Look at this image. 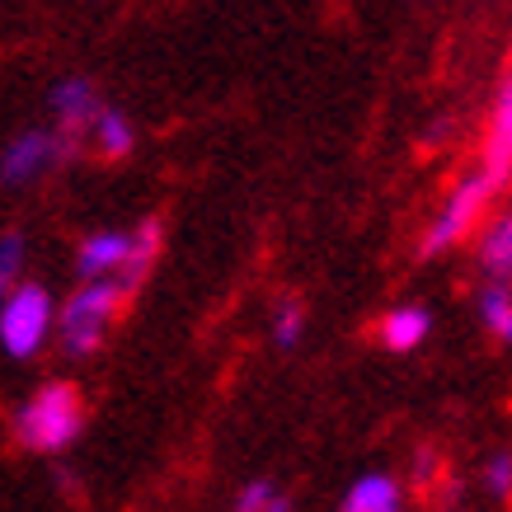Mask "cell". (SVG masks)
<instances>
[{"label": "cell", "mask_w": 512, "mask_h": 512, "mask_svg": "<svg viewBox=\"0 0 512 512\" xmlns=\"http://www.w3.org/2000/svg\"><path fill=\"white\" fill-rule=\"evenodd\" d=\"M80 428H85V395H80V386H71V381H47V386H38L15 414L19 447L43 451V456L66 451L80 437Z\"/></svg>", "instance_id": "obj_1"}, {"label": "cell", "mask_w": 512, "mask_h": 512, "mask_svg": "<svg viewBox=\"0 0 512 512\" xmlns=\"http://www.w3.org/2000/svg\"><path fill=\"white\" fill-rule=\"evenodd\" d=\"M127 296L118 292V282L104 278V282H85L71 301L62 306V320H57V329H62V348L71 357H90L99 343H104V334H109L113 315H118V306H123Z\"/></svg>", "instance_id": "obj_2"}, {"label": "cell", "mask_w": 512, "mask_h": 512, "mask_svg": "<svg viewBox=\"0 0 512 512\" xmlns=\"http://www.w3.org/2000/svg\"><path fill=\"white\" fill-rule=\"evenodd\" d=\"M494 198H498V184H489L480 170L466 174L461 184L451 188V198L442 202V212L433 217V226L423 231V245H419L423 259H433V254L456 245V240H466V235L489 217V202Z\"/></svg>", "instance_id": "obj_3"}, {"label": "cell", "mask_w": 512, "mask_h": 512, "mask_svg": "<svg viewBox=\"0 0 512 512\" xmlns=\"http://www.w3.org/2000/svg\"><path fill=\"white\" fill-rule=\"evenodd\" d=\"M52 329V296L38 282H24L0 306V343L10 357H33Z\"/></svg>", "instance_id": "obj_4"}, {"label": "cell", "mask_w": 512, "mask_h": 512, "mask_svg": "<svg viewBox=\"0 0 512 512\" xmlns=\"http://www.w3.org/2000/svg\"><path fill=\"white\" fill-rule=\"evenodd\" d=\"M71 151L62 146V137L57 132H43V127H29V132H19L10 146H5V156H0V184H29V179H38L43 170H52L57 160H66Z\"/></svg>", "instance_id": "obj_5"}, {"label": "cell", "mask_w": 512, "mask_h": 512, "mask_svg": "<svg viewBox=\"0 0 512 512\" xmlns=\"http://www.w3.org/2000/svg\"><path fill=\"white\" fill-rule=\"evenodd\" d=\"M480 174L489 179V184H498V188L512 179V71H508V80L498 85L494 113H489V127H484Z\"/></svg>", "instance_id": "obj_6"}, {"label": "cell", "mask_w": 512, "mask_h": 512, "mask_svg": "<svg viewBox=\"0 0 512 512\" xmlns=\"http://www.w3.org/2000/svg\"><path fill=\"white\" fill-rule=\"evenodd\" d=\"M104 109L99 104V90H94L85 76H71L52 90V113H57V137H62L66 151H76V141L90 132L94 113Z\"/></svg>", "instance_id": "obj_7"}, {"label": "cell", "mask_w": 512, "mask_h": 512, "mask_svg": "<svg viewBox=\"0 0 512 512\" xmlns=\"http://www.w3.org/2000/svg\"><path fill=\"white\" fill-rule=\"evenodd\" d=\"M160 240H165V231H160L156 217H146L137 231L127 235V259H123V268L113 273V282H118L123 296H132L141 282H146V273H151V264H156V254H160Z\"/></svg>", "instance_id": "obj_8"}, {"label": "cell", "mask_w": 512, "mask_h": 512, "mask_svg": "<svg viewBox=\"0 0 512 512\" xmlns=\"http://www.w3.org/2000/svg\"><path fill=\"white\" fill-rule=\"evenodd\" d=\"M123 259H127V235L123 231H99V235H90V240L80 245L76 273L85 282H104V278H113V273L123 268Z\"/></svg>", "instance_id": "obj_9"}, {"label": "cell", "mask_w": 512, "mask_h": 512, "mask_svg": "<svg viewBox=\"0 0 512 512\" xmlns=\"http://www.w3.org/2000/svg\"><path fill=\"white\" fill-rule=\"evenodd\" d=\"M339 512H404V489L376 470V475H362L348 484Z\"/></svg>", "instance_id": "obj_10"}, {"label": "cell", "mask_w": 512, "mask_h": 512, "mask_svg": "<svg viewBox=\"0 0 512 512\" xmlns=\"http://www.w3.org/2000/svg\"><path fill=\"white\" fill-rule=\"evenodd\" d=\"M428 329H433V315L423 311V306H395V311L376 325L381 343H386L390 353H414L423 339H428Z\"/></svg>", "instance_id": "obj_11"}, {"label": "cell", "mask_w": 512, "mask_h": 512, "mask_svg": "<svg viewBox=\"0 0 512 512\" xmlns=\"http://www.w3.org/2000/svg\"><path fill=\"white\" fill-rule=\"evenodd\" d=\"M480 264L489 278H498V287L512 278V212H498L480 231Z\"/></svg>", "instance_id": "obj_12"}, {"label": "cell", "mask_w": 512, "mask_h": 512, "mask_svg": "<svg viewBox=\"0 0 512 512\" xmlns=\"http://www.w3.org/2000/svg\"><path fill=\"white\" fill-rule=\"evenodd\" d=\"M90 141L104 160H123L127 151H132L137 132H132V123H127L118 109H99L94 113V123H90Z\"/></svg>", "instance_id": "obj_13"}, {"label": "cell", "mask_w": 512, "mask_h": 512, "mask_svg": "<svg viewBox=\"0 0 512 512\" xmlns=\"http://www.w3.org/2000/svg\"><path fill=\"white\" fill-rule=\"evenodd\" d=\"M480 315H484V325L494 329L498 339L508 343L512 348V292L508 287H489V292H484V301H480Z\"/></svg>", "instance_id": "obj_14"}, {"label": "cell", "mask_w": 512, "mask_h": 512, "mask_svg": "<svg viewBox=\"0 0 512 512\" xmlns=\"http://www.w3.org/2000/svg\"><path fill=\"white\" fill-rule=\"evenodd\" d=\"M301 334H306V306H301L296 296H287L278 306V315H273V343H278V348H296Z\"/></svg>", "instance_id": "obj_15"}, {"label": "cell", "mask_w": 512, "mask_h": 512, "mask_svg": "<svg viewBox=\"0 0 512 512\" xmlns=\"http://www.w3.org/2000/svg\"><path fill=\"white\" fill-rule=\"evenodd\" d=\"M19 268H24V235H0V296L15 292Z\"/></svg>", "instance_id": "obj_16"}, {"label": "cell", "mask_w": 512, "mask_h": 512, "mask_svg": "<svg viewBox=\"0 0 512 512\" xmlns=\"http://www.w3.org/2000/svg\"><path fill=\"white\" fill-rule=\"evenodd\" d=\"M484 484L494 498H512V451H494L484 466Z\"/></svg>", "instance_id": "obj_17"}, {"label": "cell", "mask_w": 512, "mask_h": 512, "mask_svg": "<svg viewBox=\"0 0 512 512\" xmlns=\"http://www.w3.org/2000/svg\"><path fill=\"white\" fill-rule=\"evenodd\" d=\"M278 494V484H268V480H249L240 494H235V512H264V503Z\"/></svg>", "instance_id": "obj_18"}, {"label": "cell", "mask_w": 512, "mask_h": 512, "mask_svg": "<svg viewBox=\"0 0 512 512\" xmlns=\"http://www.w3.org/2000/svg\"><path fill=\"white\" fill-rule=\"evenodd\" d=\"M437 466H442V461H437V451H433V447H423V451H419V461H414V480H419V489H428V484H433Z\"/></svg>", "instance_id": "obj_19"}, {"label": "cell", "mask_w": 512, "mask_h": 512, "mask_svg": "<svg viewBox=\"0 0 512 512\" xmlns=\"http://www.w3.org/2000/svg\"><path fill=\"white\" fill-rule=\"evenodd\" d=\"M264 512H292V498H287V494L278 489V494H273V498L264 503Z\"/></svg>", "instance_id": "obj_20"}]
</instances>
